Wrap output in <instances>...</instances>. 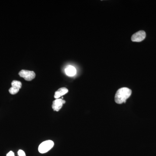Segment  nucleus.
I'll use <instances>...</instances> for the list:
<instances>
[{"label":"nucleus","instance_id":"9d476101","mask_svg":"<svg viewBox=\"0 0 156 156\" xmlns=\"http://www.w3.org/2000/svg\"><path fill=\"white\" fill-rule=\"evenodd\" d=\"M14 156V153L12 151H10L9 153L7 154V156Z\"/></svg>","mask_w":156,"mask_h":156},{"label":"nucleus","instance_id":"423d86ee","mask_svg":"<svg viewBox=\"0 0 156 156\" xmlns=\"http://www.w3.org/2000/svg\"><path fill=\"white\" fill-rule=\"evenodd\" d=\"M65 103V101L61 99V98L56 99L53 101L52 108L54 111H59L60 109L62 108L63 105Z\"/></svg>","mask_w":156,"mask_h":156},{"label":"nucleus","instance_id":"6e6552de","mask_svg":"<svg viewBox=\"0 0 156 156\" xmlns=\"http://www.w3.org/2000/svg\"><path fill=\"white\" fill-rule=\"evenodd\" d=\"M65 73L69 76H74L76 73V69L72 66H68L65 69Z\"/></svg>","mask_w":156,"mask_h":156},{"label":"nucleus","instance_id":"f257e3e1","mask_svg":"<svg viewBox=\"0 0 156 156\" xmlns=\"http://www.w3.org/2000/svg\"><path fill=\"white\" fill-rule=\"evenodd\" d=\"M132 91L129 88L124 87L120 88L115 95V100L118 104L126 103V101L131 96Z\"/></svg>","mask_w":156,"mask_h":156},{"label":"nucleus","instance_id":"20e7f679","mask_svg":"<svg viewBox=\"0 0 156 156\" xmlns=\"http://www.w3.org/2000/svg\"><path fill=\"white\" fill-rule=\"evenodd\" d=\"M146 34L143 30H140L135 33L131 38V41L133 42H140L142 41L145 38Z\"/></svg>","mask_w":156,"mask_h":156},{"label":"nucleus","instance_id":"f03ea898","mask_svg":"<svg viewBox=\"0 0 156 156\" xmlns=\"http://www.w3.org/2000/svg\"><path fill=\"white\" fill-rule=\"evenodd\" d=\"M54 142L52 140H48L44 141L39 145L38 151L40 153L44 154L50 151L54 146Z\"/></svg>","mask_w":156,"mask_h":156},{"label":"nucleus","instance_id":"0eeeda50","mask_svg":"<svg viewBox=\"0 0 156 156\" xmlns=\"http://www.w3.org/2000/svg\"><path fill=\"white\" fill-rule=\"evenodd\" d=\"M68 92V90L66 88L62 87V88H60L55 92L54 98L56 99H58L62 95H65Z\"/></svg>","mask_w":156,"mask_h":156},{"label":"nucleus","instance_id":"7ed1b4c3","mask_svg":"<svg viewBox=\"0 0 156 156\" xmlns=\"http://www.w3.org/2000/svg\"><path fill=\"white\" fill-rule=\"evenodd\" d=\"M19 76L24 78L26 81H30L34 79L36 76L35 73L32 71L22 70L19 73Z\"/></svg>","mask_w":156,"mask_h":156},{"label":"nucleus","instance_id":"1a4fd4ad","mask_svg":"<svg viewBox=\"0 0 156 156\" xmlns=\"http://www.w3.org/2000/svg\"><path fill=\"white\" fill-rule=\"evenodd\" d=\"M18 154L19 156H26L25 152L22 150H20L18 151Z\"/></svg>","mask_w":156,"mask_h":156},{"label":"nucleus","instance_id":"39448f33","mask_svg":"<svg viewBox=\"0 0 156 156\" xmlns=\"http://www.w3.org/2000/svg\"><path fill=\"white\" fill-rule=\"evenodd\" d=\"M12 87L9 89V92L12 95H15L19 92L22 87V83L20 81L14 80L11 83Z\"/></svg>","mask_w":156,"mask_h":156}]
</instances>
